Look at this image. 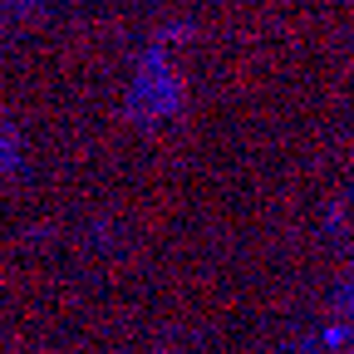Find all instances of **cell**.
<instances>
[{"mask_svg": "<svg viewBox=\"0 0 354 354\" xmlns=\"http://www.w3.org/2000/svg\"><path fill=\"white\" fill-rule=\"evenodd\" d=\"M15 162H20V133H15L6 118H0V177H6Z\"/></svg>", "mask_w": 354, "mask_h": 354, "instance_id": "obj_1", "label": "cell"}, {"mask_svg": "<svg viewBox=\"0 0 354 354\" xmlns=\"http://www.w3.org/2000/svg\"><path fill=\"white\" fill-rule=\"evenodd\" d=\"M39 0H0V15H20V10H35Z\"/></svg>", "mask_w": 354, "mask_h": 354, "instance_id": "obj_2", "label": "cell"}]
</instances>
